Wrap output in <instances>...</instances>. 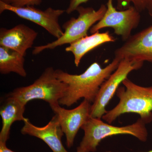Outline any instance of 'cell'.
Here are the masks:
<instances>
[{"label":"cell","instance_id":"16","mask_svg":"<svg viewBox=\"0 0 152 152\" xmlns=\"http://www.w3.org/2000/svg\"><path fill=\"white\" fill-rule=\"evenodd\" d=\"M118 10H126L133 6L141 12L146 11L152 17V0H116Z\"/></svg>","mask_w":152,"mask_h":152},{"label":"cell","instance_id":"12","mask_svg":"<svg viewBox=\"0 0 152 152\" xmlns=\"http://www.w3.org/2000/svg\"><path fill=\"white\" fill-rule=\"evenodd\" d=\"M38 35V33L24 24H20L11 29L1 28L0 46L5 47L26 56Z\"/></svg>","mask_w":152,"mask_h":152},{"label":"cell","instance_id":"17","mask_svg":"<svg viewBox=\"0 0 152 152\" xmlns=\"http://www.w3.org/2000/svg\"><path fill=\"white\" fill-rule=\"evenodd\" d=\"M42 0H12L10 4L14 7L33 6L39 4Z\"/></svg>","mask_w":152,"mask_h":152},{"label":"cell","instance_id":"6","mask_svg":"<svg viewBox=\"0 0 152 152\" xmlns=\"http://www.w3.org/2000/svg\"><path fill=\"white\" fill-rule=\"evenodd\" d=\"M114 0H108L107 10L100 20L90 29L91 34L106 28L113 29L114 33L126 41L132 36V31L138 26L140 12L133 6L126 10H118L113 5Z\"/></svg>","mask_w":152,"mask_h":152},{"label":"cell","instance_id":"3","mask_svg":"<svg viewBox=\"0 0 152 152\" xmlns=\"http://www.w3.org/2000/svg\"><path fill=\"white\" fill-rule=\"evenodd\" d=\"M146 124L140 118L132 124L115 126L103 121L101 119L91 117L82 127L84 136L79 146L87 152H95L102 140L120 134L131 135L142 142H146L148 137Z\"/></svg>","mask_w":152,"mask_h":152},{"label":"cell","instance_id":"18","mask_svg":"<svg viewBox=\"0 0 152 152\" xmlns=\"http://www.w3.org/2000/svg\"><path fill=\"white\" fill-rule=\"evenodd\" d=\"M89 0H70L69 4L66 10V12L68 14H70L76 11L78 7L81 6L82 4L87 2Z\"/></svg>","mask_w":152,"mask_h":152},{"label":"cell","instance_id":"9","mask_svg":"<svg viewBox=\"0 0 152 152\" xmlns=\"http://www.w3.org/2000/svg\"><path fill=\"white\" fill-rule=\"evenodd\" d=\"M91 106L89 102L84 99L78 106L72 110L62 107L59 104L50 107L65 135L68 148L73 145L79 129L91 117Z\"/></svg>","mask_w":152,"mask_h":152},{"label":"cell","instance_id":"7","mask_svg":"<svg viewBox=\"0 0 152 152\" xmlns=\"http://www.w3.org/2000/svg\"><path fill=\"white\" fill-rule=\"evenodd\" d=\"M142 65L127 59L121 60L116 69L101 86L98 94L91 106V117L102 119L107 111L106 110V107L115 94L121 84L128 78L131 72L140 69Z\"/></svg>","mask_w":152,"mask_h":152},{"label":"cell","instance_id":"13","mask_svg":"<svg viewBox=\"0 0 152 152\" xmlns=\"http://www.w3.org/2000/svg\"><path fill=\"white\" fill-rule=\"evenodd\" d=\"M26 105L16 98L7 95L5 99L0 108L2 119L1 130L0 132V141L7 142L9 139L12 125L17 121H23Z\"/></svg>","mask_w":152,"mask_h":152},{"label":"cell","instance_id":"11","mask_svg":"<svg viewBox=\"0 0 152 152\" xmlns=\"http://www.w3.org/2000/svg\"><path fill=\"white\" fill-rule=\"evenodd\" d=\"M21 130L23 135L36 137L43 141L53 152H69L65 148L61 139L64 133L55 115L46 126L38 127L33 124L27 118Z\"/></svg>","mask_w":152,"mask_h":152},{"label":"cell","instance_id":"4","mask_svg":"<svg viewBox=\"0 0 152 152\" xmlns=\"http://www.w3.org/2000/svg\"><path fill=\"white\" fill-rule=\"evenodd\" d=\"M66 89V85L57 78L56 70L49 67L32 84L16 88L7 95L26 106L31 101L40 99L48 102L51 107L59 104Z\"/></svg>","mask_w":152,"mask_h":152},{"label":"cell","instance_id":"21","mask_svg":"<svg viewBox=\"0 0 152 152\" xmlns=\"http://www.w3.org/2000/svg\"><path fill=\"white\" fill-rule=\"evenodd\" d=\"M4 2L7 3V4H10V3L12 0H0Z\"/></svg>","mask_w":152,"mask_h":152},{"label":"cell","instance_id":"8","mask_svg":"<svg viewBox=\"0 0 152 152\" xmlns=\"http://www.w3.org/2000/svg\"><path fill=\"white\" fill-rule=\"evenodd\" d=\"M10 11L18 16L41 26L47 30L49 34L57 39L64 34L59 23V18L65 10L48 8L45 10L35 8L33 6L17 7L0 1V13Z\"/></svg>","mask_w":152,"mask_h":152},{"label":"cell","instance_id":"1","mask_svg":"<svg viewBox=\"0 0 152 152\" xmlns=\"http://www.w3.org/2000/svg\"><path fill=\"white\" fill-rule=\"evenodd\" d=\"M121 60L115 58L103 68L94 62L83 73L72 75L61 69L56 70L57 78L67 86L65 94L59 101L60 105L71 107L81 99L94 101L102 84L115 70Z\"/></svg>","mask_w":152,"mask_h":152},{"label":"cell","instance_id":"14","mask_svg":"<svg viewBox=\"0 0 152 152\" xmlns=\"http://www.w3.org/2000/svg\"><path fill=\"white\" fill-rule=\"evenodd\" d=\"M115 41V39L109 31L103 33L98 31L70 44L65 50L73 54L75 65L78 67L82 59L87 53L103 44Z\"/></svg>","mask_w":152,"mask_h":152},{"label":"cell","instance_id":"15","mask_svg":"<svg viewBox=\"0 0 152 152\" xmlns=\"http://www.w3.org/2000/svg\"><path fill=\"white\" fill-rule=\"evenodd\" d=\"M24 57L13 50L0 46L1 74L7 75L14 72L26 77L27 72L24 68Z\"/></svg>","mask_w":152,"mask_h":152},{"label":"cell","instance_id":"22","mask_svg":"<svg viewBox=\"0 0 152 152\" xmlns=\"http://www.w3.org/2000/svg\"><path fill=\"white\" fill-rule=\"evenodd\" d=\"M112 152L109 151V152ZM152 152V150H151V151H148V152Z\"/></svg>","mask_w":152,"mask_h":152},{"label":"cell","instance_id":"5","mask_svg":"<svg viewBox=\"0 0 152 152\" xmlns=\"http://www.w3.org/2000/svg\"><path fill=\"white\" fill-rule=\"evenodd\" d=\"M106 10L107 6L104 4H102L97 10L93 8L80 6L76 10L79 13L77 18H71L63 25L64 31L63 35L52 42L34 47L33 54L37 55L45 50H52L66 44H71L86 37L88 31L100 20Z\"/></svg>","mask_w":152,"mask_h":152},{"label":"cell","instance_id":"2","mask_svg":"<svg viewBox=\"0 0 152 152\" xmlns=\"http://www.w3.org/2000/svg\"><path fill=\"white\" fill-rule=\"evenodd\" d=\"M124 87L118 88L115 94L119 99L117 105L107 111L102 118L111 124L125 113H135L146 124L152 121V86L143 87L127 78L123 82Z\"/></svg>","mask_w":152,"mask_h":152},{"label":"cell","instance_id":"20","mask_svg":"<svg viewBox=\"0 0 152 152\" xmlns=\"http://www.w3.org/2000/svg\"><path fill=\"white\" fill-rule=\"evenodd\" d=\"M77 152H87L86 151H84V150H83V149H82L81 148H80V146L78 147L77 148Z\"/></svg>","mask_w":152,"mask_h":152},{"label":"cell","instance_id":"10","mask_svg":"<svg viewBox=\"0 0 152 152\" xmlns=\"http://www.w3.org/2000/svg\"><path fill=\"white\" fill-rule=\"evenodd\" d=\"M115 58L136 64L152 63V25L132 35L114 52Z\"/></svg>","mask_w":152,"mask_h":152},{"label":"cell","instance_id":"19","mask_svg":"<svg viewBox=\"0 0 152 152\" xmlns=\"http://www.w3.org/2000/svg\"><path fill=\"white\" fill-rule=\"evenodd\" d=\"M0 152H15L9 149L6 146V142L0 141Z\"/></svg>","mask_w":152,"mask_h":152}]
</instances>
